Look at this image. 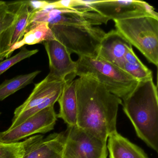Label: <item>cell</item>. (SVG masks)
<instances>
[{"instance_id":"1","label":"cell","mask_w":158,"mask_h":158,"mask_svg":"<svg viewBox=\"0 0 158 158\" xmlns=\"http://www.w3.org/2000/svg\"><path fill=\"white\" fill-rule=\"evenodd\" d=\"M77 102V126L107 141L117 131V113L122 100L89 75L75 79Z\"/></svg>"},{"instance_id":"2","label":"cell","mask_w":158,"mask_h":158,"mask_svg":"<svg viewBox=\"0 0 158 158\" xmlns=\"http://www.w3.org/2000/svg\"><path fill=\"white\" fill-rule=\"evenodd\" d=\"M122 105L137 136L158 152V89L152 77L139 81Z\"/></svg>"},{"instance_id":"3","label":"cell","mask_w":158,"mask_h":158,"mask_svg":"<svg viewBox=\"0 0 158 158\" xmlns=\"http://www.w3.org/2000/svg\"><path fill=\"white\" fill-rule=\"evenodd\" d=\"M76 62L73 76L89 75L102 84L111 94L123 100L137 85L139 81L119 67L96 56L80 57Z\"/></svg>"},{"instance_id":"4","label":"cell","mask_w":158,"mask_h":158,"mask_svg":"<svg viewBox=\"0 0 158 158\" xmlns=\"http://www.w3.org/2000/svg\"><path fill=\"white\" fill-rule=\"evenodd\" d=\"M116 30L149 62L158 64V18L151 16L114 21Z\"/></svg>"},{"instance_id":"5","label":"cell","mask_w":158,"mask_h":158,"mask_svg":"<svg viewBox=\"0 0 158 158\" xmlns=\"http://www.w3.org/2000/svg\"><path fill=\"white\" fill-rule=\"evenodd\" d=\"M55 39L67 49L70 54L80 57L96 56L105 33L92 26L67 24L49 25Z\"/></svg>"},{"instance_id":"6","label":"cell","mask_w":158,"mask_h":158,"mask_svg":"<svg viewBox=\"0 0 158 158\" xmlns=\"http://www.w3.org/2000/svg\"><path fill=\"white\" fill-rule=\"evenodd\" d=\"M65 80H55L48 75L35 88L26 100L15 109L12 122L9 128H12L35 114L48 107L54 106L58 102Z\"/></svg>"},{"instance_id":"7","label":"cell","mask_w":158,"mask_h":158,"mask_svg":"<svg viewBox=\"0 0 158 158\" xmlns=\"http://www.w3.org/2000/svg\"><path fill=\"white\" fill-rule=\"evenodd\" d=\"M63 158H107V141L77 125L68 126Z\"/></svg>"},{"instance_id":"8","label":"cell","mask_w":158,"mask_h":158,"mask_svg":"<svg viewBox=\"0 0 158 158\" xmlns=\"http://www.w3.org/2000/svg\"><path fill=\"white\" fill-rule=\"evenodd\" d=\"M90 12H94L114 21L151 16L158 18L154 8L145 2L135 0L91 1L89 4Z\"/></svg>"},{"instance_id":"9","label":"cell","mask_w":158,"mask_h":158,"mask_svg":"<svg viewBox=\"0 0 158 158\" xmlns=\"http://www.w3.org/2000/svg\"><path fill=\"white\" fill-rule=\"evenodd\" d=\"M57 114L54 106L48 107L35 114L19 125L0 132V142L14 143L36 134H46L54 129Z\"/></svg>"},{"instance_id":"10","label":"cell","mask_w":158,"mask_h":158,"mask_svg":"<svg viewBox=\"0 0 158 158\" xmlns=\"http://www.w3.org/2000/svg\"><path fill=\"white\" fill-rule=\"evenodd\" d=\"M35 23H48L49 25L97 26L106 24L107 18L94 12L53 9L36 12L34 17Z\"/></svg>"},{"instance_id":"11","label":"cell","mask_w":158,"mask_h":158,"mask_svg":"<svg viewBox=\"0 0 158 158\" xmlns=\"http://www.w3.org/2000/svg\"><path fill=\"white\" fill-rule=\"evenodd\" d=\"M15 17L8 28L0 34V57L8 59L10 48L21 40L31 24L34 12L27 1L15 2Z\"/></svg>"},{"instance_id":"12","label":"cell","mask_w":158,"mask_h":158,"mask_svg":"<svg viewBox=\"0 0 158 158\" xmlns=\"http://www.w3.org/2000/svg\"><path fill=\"white\" fill-rule=\"evenodd\" d=\"M42 43L48 57L50 72L48 75L54 80H63L73 74L76 62L72 60L66 48L55 39Z\"/></svg>"},{"instance_id":"13","label":"cell","mask_w":158,"mask_h":158,"mask_svg":"<svg viewBox=\"0 0 158 158\" xmlns=\"http://www.w3.org/2000/svg\"><path fill=\"white\" fill-rule=\"evenodd\" d=\"M131 44L116 30L105 33L97 50L96 57L122 69Z\"/></svg>"},{"instance_id":"14","label":"cell","mask_w":158,"mask_h":158,"mask_svg":"<svg viewBox=\"0 0 158 158\" xmlns=\"http://www.w3.org/2000/svg\"><path fill=\"white\" fill-rule=\"evenodd\" d=\"M65 140V132L53 133L45 139L39 135L22 158H63Z\"/></svg>"},{"instance_id":"15","label":"cell","mask_w":158,"mask_h":158,"mask_svg":"<svg viewBox=\"0 0 158 158\" xmlns=\"http://www.w3.org/2000/svg\"><path fill=\"white\" fill-rule=\"evenodd\" d=\"M71 75L66 77V82L58 99L60 111L57 117L62 119L68 126L77 125V102L76 81Z\"/></svg>"},{"instance_id":"16","label":"cell","mask_w":158,"mask_h":158,"mask_svg":"<svg viewBox=\"0 0 158 158\" xmlns=\"http://www.w3.org/2000/svg\"><path fill=\"white\" fill-rule=\"evenodd\" d=\"M107 145L110 158H149L140 147L117 131L108 138Z\"/></svg>"},{"instance_id":"17","label":"cell","mask_w":158,"mask_h":158,"mask_svg":"<svg viewBox=\"0 0 158 158\" xmlns=\"http://www.w3.org/2000/svg\"><path fill=\"white\" fill-rule=\"evenodd\" d=\"M55 39L48 23L33 24L29 26L22 39L10 48L8 57L10 58L15 51L25 45H36Z\"/></svg>"},{"instance_id":"18","label":"cell","mask_w":158,"mask_h":158,"mask_svg":"<svg viewBox=\"0 0 158 158\" xmlns=\"http://www.w3.org/2000/svg\"><path fill=\"white\" fill-rule=\"evenodd\" d=\"M122 70L138 81L152 77L151 70L141 62L132 48L127 51L126 54Z\"/></svg>"},{"instance_id":"19","label":"cell","mask_w":158,"mask_h":158,"mask_svg":"<svg viewBox=\"0 0 158 158\" xmlns=\"http://www.w3.org/2000/svg\"><path fill=\"white\" fill-rule=\"evenodd\" d=\"M40 73V71H36L5 80L0 85V102L33 83L36 77Z\"/></svg>"},{"instance_id":"20","label":"cell","mask_w":158,"mask_h":158,"mask_svg":"<svg viewBox=\"0 0 158 158\" xmlns=\"http://www.w3.org/2000/svg\"><path fill=\"white\" fill-rule=\"evenodd\" d=\"M37 138L30 137L22 142L4 143L0 142V158H22Z\"/></svg>"},{"instance_id":"21","label":"cell","mask_w":158,"mask_h":158,"mask_svg":"<svg viewBox=\"0 0 158 158\" xmlns=\"http://www.w3.org/2000/svg\"><path fill=\"white\" fill-rule=\"evenodd\" d=\"M38 52V49L30 50L27 49L25 47H23L20 51L16 55L0 61V76L15 64L25 59L30 58L36 54Z\"/></svg>"},{"instance_id":"22","label":"cell","mask_w":158,"mask_h":158,"mask_svg":"<svg viewBox=\"0 0 158 158\" xmlns=\"http://www.w3.org/2000/svg\"><path fill=\"white\" fill-rule=\"evenodd\" d=\"M8 3L9 8L0 14V34L11 25L15 18V2Z\"/></svg>"},{"instance_id":"23","label":"cell","mask_w":158,"mask_h":158,"mask_svg":"<svg viewBox=\"0 0 158 158\" xmlns=\"http://www.w3.org/2000/svg\"><path fill=\"white\" fill-rule=\"evenodd\" d=\"M29 8L34 12L39 11L45 10L48 4L46 1H27Z\"/></svg>"},{"instance_id":"24","label":"cell","mask_w":158,"mask_h":158,"mask_svg":"<svg viewBox=\"0 0 158 158\" xmlns=\"http://www.w3.org/2000/svg\"><path fill=\"white\" fill-rule=\"evenodd\" d=\"M9 8V3L0 1V14Z\"/></svg>"},{"instance_id":"25","label":"cell","mask_w":158,"mask_h":158,"mask_svg":"<svg viewBox=\"0 0 158 158\" xmlns=\"http://www.w3.org/2000/svg\"><path fill=\"white\" fill-rule=\"evenodd\" d=\"M3 60H4V59L1 58V57H0V61H1Z\"/></svg>"},{"instance_id":"26","label":"cell","mask_w":158,"mask_h":158,"mask_svg":"<svg viewBox=\"0 0 158 158\" xmlns=\"http://www.w3.org/2000/svg\"><path fill=\"white\" fill-rule=\"evenodd\" d=\"M1 112H0V116H1Z\"/></svg>"}]
</instances>
